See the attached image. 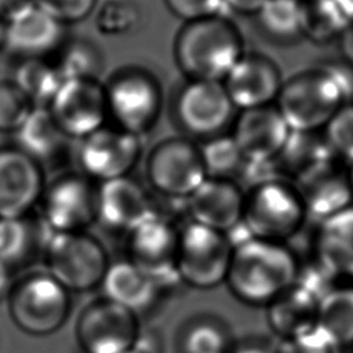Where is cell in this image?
I'll use <instances>...</instances> for the list:
<instances>
[{"mask_svg":"<svg viewBox=\"0 0 353 353\" xmlns=\"http://www.w3.org/2000/svg\"><path fill=\"white\" fill-rule=\"evenodd\" d=\"M319 301L316 295L295 283L266 306L270 330L280 339L313 331L317 327Z\"/></svg>","mask_w":353,"mask_h":353,"instance_id":"obj_25","label":"cell"},{"mask_svg":"<svg viewBox=\"0 0 353 353\" xmlns=\"http://www.w3.org/2000/svg\"><path fill=\"white\" fill-rule=\"evenodd\" d=\"M317 328L336 347L353 345V284H336L319 301Z\"/></svg>","mask_w":353,"mask_h":353,"instance_id":"obj_27","label":"cell"},{"mask_svg":"<svg viewBox=\"0 0 353 353\" xmlns=\"http://www.w3.org/2000/svg\"><path fill=\"white\" fill-rule=\"evenodd\" d=\"M12 285H14V280H12L11 266L0 261V299H3L4 296L6 298L8 296Z\"/></svg>","mask_w":353,"mask_h":353,"instance_id":"obj_45","label":"cell"},{"mask_svg":"<svg viewBox=\"0 0 353 353\" xmlns=\"http://www.w3.org/2000/svg\"><path fill=\"white\" fill-rule=\"evenodd\" d=\"M32 4L34 0H0V17L6 22Z\"/></svg>","mask_w":353,"mask_h":353,"instance_id":"obj_44","label":"cell"},{"mask_svg":"<svg viewBox=\"0 0 353 353\" xmlns=\"http://www.w3.org/2000/svg\"><path fill=\"white\" fill-rule=\"evenodd\" d=\"M142 137L106 124L83 138L77 149L81 174L98 183L130 176L142 154Z\"/></svg>","mask_w":353,"mask_h":353,"instance_id":"obj_14","label":"cell"},{"mask_svg":"<svg viewBox=\"0 0 353 353\" xmlns=\"http://www.w3.org/2000/svg\"><path fill=\"white\" fill-rule=\"evenodd\" d=\"M40 223L28 215L0 218V261L11 268L23 262L39 243V233L46 230L44 225L39 230Z\"/></svg>","mask_w":353,"mask_h":353,"instance_id":"obj_32","label":"cell"},{"mask_svg":"<svg viewBox=\"0 0 353 353\" xmlns=\"http://www.w3.org/2000/svg\"><path fill=\"white\" fill-rule=\"evenodd\" d=\"M347 179H349V186H350V192H352V197H353V163L347 165Z\"/></svg>","mask_w":353,"mask_h":353,"instance_id":"obj_48","label":"cell"},{"mask_svg":"<svg viewBox=\"0 0 353 353\" xmlns=\"http://www.w3.org/2000/svg\"><path fill=\"white\" fill-rule=\"evenodd\" d=\"M334 342L317 327L299 336L280 339L276 353H336Z\"/></svg>","mask_w":353,"mask_h":353,"instance_id":"obj_38","label":"cell"},{"mask_svg":"<svg viewBox=\"0 0 353 353\" xmlns=\"http://www.w3.org/2000/svg\"><path fill=\"white\" fill-rule=\"evenodd\" d=\"M342 14L352 22L353 21V0H332Z\"/></svg>","mask_w":353,"mask_h":353,"instance_id":"obj_46","label":"cell"},{"mask_svg":"<svg viewBox=\"0 0 353 353\" xmlns=\"http://www.w3.org/2000/svg\"><path fill=\"white\" fill-rule=\"evenodd\" d=\"M299 268L287 243L245 236L233 243L225 283L240 302L268 306L295 284Z\"/></svg>","mask_w":353,"mask_h":353,"instance_id":"obj_2","label":"cell"},{"mask_svg":"<svg viewBox=\"0 0 353 353\" xmlns=\"http://www.w3.org/2000/svg\"><path fill=\"white\" fill-rule=\"evenodd\" d=\"M307 219L298 188L285 176L263 181L244 192L241 225L251 237L287 243Z\"/></svg>","mask_w":353,"mask_h":353,"instance_id":"obj_4","label":"cell"},{"mask_svg":"<svg viewBox=\"0 0 353 353\" xmlns=\"http://www.w3.org/2000/svg\"><path fill=\"white\" fill-rule=\"evenodd\" d=\"M125 237L127 259L156 277L164 288L179 281L175 269L179 228L171 218L154 210Z\"/></svg>","mask_w":353,"mask_h":353,"instance_id":"obj_13","label":"cell"},{"mask_svg":"<svg viewBox=\"0 0 353 353\" xmlns=\"http://www.w3.org/2000/svg\"><path fill=\"white\" fill-rule=\"evenodd\" d=\"M7 302L14 324L33 336L57 332L68 320L72 306L70 292L46 270L14 281Z\"/></svg>","mask_w":353,"mask_h":353,"instance_id":"obj_6","label":"cell"},{"mask_svg":"<svg viewBox=\"0 0 353 353\" xmlns=\"http://www.w3.org/2000/svg\"><path fill=\"white\" fill-rule=\"evenodd\" d=\"M34 105L10 80L0 81V132H15Z\"/></svg>","mask_w":353,"mask_h":353,"instance_id":"obj_37","label":"cell"},{"mask_svg":"<svg viewBox=\"0 0 353 353\" xmlns=\"http://www.w3.org/2000/svg\"><path fill=\"white\" fill-rule=\"evenodd\" d=\"M268 0H223L225 7L244 15H255Z\"/></svg>","mask_w":353,"mask_h":353,"instance_id":"obj_43","label":"cell"},{"mask_svg":"<svg viewBox=\"0 0 353 353\" xmlns=\"http://www.w3.org/2000/svg\"><path fill=\"white\" fill-rule=\"evenodd\" d=\"M234 109L222 81L188 80L174 101V116L181 128L204 139L225 134L236 117Z\"/></svg>","mask_w":353,"mask_h":353,"instance_id":"obj_12","label":"cell"},{"mask_svg":"<svg viewBox=\"0 0 353 353\" xmlns=\"http://www.w3.org/2000/svg\"><path fill=\"white\" fill-rule=\"evenodd\" d=\"M321 137L336 160L347 165L353 163V101L345 103L331 117Z\"/></svg>","mask_w":353,"mask_h":353,"instance_id":"obj_36","label":"cell"},{"mask_svg":"<svg viewBox=\"0 0 353 353\" xmlns=\"http://www.w3.org/2000/svg\"><path fill=\"white\" fill-rule=\"evenodd\" d=\"M141 22V11L131 0H108L97 12L95 28L103 36H125Z\"/></svg>","mask_w":353,"mask_h":353,"instance_id":"obj_35","label":"cell"},{"mask_svg":"<svg viewBox=\"0 0 353 353\" xmlns=\"http://www.w3.org/2000/svg\"><path fill=\"white\" fill-rule=\"evenodd\" d=\"M261 32L279 44H292L302 36V0H268L255 14Z\"/></svg>","mask_w":353,"mask_h":353,"instance_id":"obj_28","label":"cell"},{"mask_svg":"<svg viewBox=\"0 0 353 353\" xmlns=\"http://www.w3.org/2000/svg\"><path fill=\"white\" fill-rule=\"evenodd\" d=\"M46 272L69 292H85L101 285L109 259L102 243L87 232L46 233Z\"/></svg>","mask_w":353,"mask_h":353,"instance_id":"obj_5","label":"cell"},{"mask_svg":"<svg viewBox=\"0 0 353 353\" xmlns=\"http://www.w3.org/2000/svg\"><path fill=\"white\" fill-rule=\"evenodd\" d=\"M277 63L263 54H244L222 81L239 110L274 105L283 85Z\"/></svg>","mask_w":353,"mask_h":353,"instance_id":"obj_19","label":"cell"},{"mask_svg":"<svg viewBox=\"0 0 353 353\" xmlns=\"http://www.w3.org/2000/svg\"><path fill=\"white\" fill-rule=\"evenodd\" d=\"M335 161V160H334ZM330 161L294 181L307 218L321 222L353 205L347 170Z\"/></svg>","mask_w":353,"mask_h":353,"instance_id":"obj_23","label":"cell"},{"mask_svg":"<svg viewBox=\"0 0 353 353\" xmlns=\"http://www.w3.org/2000/svg\"><path fill=\"white\" fill-rule=\"evenodd\" d=\"M125 353H153V352H152V349H150V347L141 339V336H139L137 346L132 347V349H130V350L125 352Z\"/></svg>","mask_w":353,"mask_h":353,"instance_id":"obj_47","label":"cell"},{"mask_svg":"<svg viewBox=\"0 0 353 353\" xmlns=\"http://www.w3.org/2000/svg\"><path fill=\"white\" fill-rule=\"evenodd\" d=\"M154 210L149 193L131 176L98 183L97 222L109 230L125 234Z\"/></svg>","mask_w":353,"mask_h":353,"instance_id":"obj_21","label":"cell"},{"mask_svg":"<svg viewBox=\"0 0 353 353\" xmlns=\"http://www.w3.org/2000/svg\"><path fill=\"white\" fill-rule=\"evenodd\" d=\"M167 8L186 22L222 15L223 0H164Z\"/></svg>","mask_w":353,"mask_h":353,"instance_id":"obj_40","label":"cell"},{"mask_svg":"<svg viewBox=\"0 0 353 353\" xmlns=\"http://www.w3.org/2000/svg\"><path fill=\"white\" fill-rule=\"evenodd\" d=\"M46 188L41 165L17 146L0 148V218L26 216Z\"/></svg>","mask_w":353,"mask_h":353,"instance_id":"obj_16","label":"cell"},{"mask_svg":"<svg viewBox=\"0 0 353 353\" xmlns=\"http://www.w3.org/2000/svg\"><path fill=\"white\" fill-rule=\"evenodd\" d=\"M141 334L138 316L106 298L88 303L76 321L81 353H125L137 346Z\"/></svg>","mask_w":353,"mask_h":353,"instance_id":"obj_11","label":"cell"},{"mask_svg":"<svg viewBox=\"0 0 353 353\" xmlns=\"http://www.w3.org/2000/svg\"><path fill=\"white\" fill-rule=\"evenodd\" d=\"M3 39H4V21L0 17V47H3Z\"/></svg>","mask_w":353,"mask_h":353,"instance_id":"obj_49","label":"cell"},{"mask_svg":"<svg viewBox=\"0 0 353 353\" xmlns=\"http://www.w3.org/2000/svg\"><path fill=\"white\" fill-rule=\"evenodd\" d=\"M99 287L103 298L137 316L150 310L160 301L164 290L156 277L127 258L109 262Z\"/></svg>","mask_w":353,"mask_h":353,"instance_id":"obj_22","label":"cell"},{"mask_svg":"<svg viewBox=\"0 0 353 353\" xmlns=\"http://www.w3.org/2000/svg\"><path fill=\"white\" fill-rule=\"evenodd\" d=\"M233 345L226 325L214 319L189 323L181 336L182 353H230Z\"/></svg>","mask_w":353,"mask_h":353,"instance_id":"obj_34","label":"cell"},{"mask_svg":"<svg viewBox=\"0 0 353 353\" xmlns=\"http://www.w3.org/2000/svg\"><path fill=\"white\" fill-rule=\"evenodd\" d=\"M336 44L343 63L353 68V21L349 22V25L345 28Z\"/></svg>","mask_w":353,"mask_h":353,"instance_id":"obj_41","label":"cell"},{"mask_svg":"<svg viewBox=\"0 0 353 353\" xmlns=\"http://www.w3.org/2000/svg\"><path fill=\"white\" fill-rule=\"evenodd\" d=\"M14 137L15 146L40 165L61 159L69 139L47 106H34Z\"/></svg>","mask_w":353,"mask_h":353,"instance_id":"obj_26","label":"cell"},{"mask_svg":"<svg viewBox=\"0 0 353 353\" xmlns=\"http://www.w3.org/2000/svg\"><path fill=\"white\" fill-rule=\"evenodd\" d=\"M98 0H34V4L54 15L63 25L85 19Z\"/></svg>","mask_w":353,"mask_h":353,"instance_id":"obj_39","label":"cell"},{"mask_svg":"<svg viewBox=\"0 0 353 353\" xmlns=\"http://www.w3.org/2000/svg\"><path fill=\"white\" fill-rule=\"evenodd\" d=\"M65 40V25L37 4L4 22L3 47L19 61L52 58Z\"/></svg>","mask_w":353,"mask_h":353,"instance_id":"obj_17","label":"cell"},{"mask_svg":"<svg viewBox=\"0 0 353 353\" xmlns=\"http://www.w3.org/2000/svg\"><path fill=\"white\" fill-rule=\"evenodd\" d=\"M230 353H276V346L262 339H247L233 345Z\"/></svg>","mask_w":353,"mask_h":353,"instance_id":"obj_42","label":"cell"},{"mask_svg":"<svg viewBox=\"0 0 353 353\" xmlns=\"http://www.w3.org/2000/svg\"><path fill=\"white\" fill-rule=\"evenodd\" d=\"M51 59L63 80H98L103 66L101 50L87 39H66Z\"/></svg>","mask_w":353,"mask_h":353,"instance_id":"obj_31","label":"cell"},{"mask_svg":"<svg viewBox=\"0 0 353 353\" xmlns=\"http://www.w3.org/2000/svg\"><path fill=\"white\" fill-rule=\"evenodd\" d=\"M313 259L338 283L353 284V205L319 222Z\"/></svg>","mask_w":353,"mask_h":353,"instance_id":"obj_24","label":"cell"},{"mask_svg":"<svg viewBox=\"0 0 353 353\" xmlns=\"http://www.w3.org/2000/svg\"><path fill=\"white\" fill-rule=\"evenodd\" d=\"M146 176L160 196L182 203L208 178L200 148L185 138L159 142L148 157Z\"/></svg>","mask_w":353,"mask_h":353,"instance_id":"obj_10","label":"cell"},{"mask_svg":"<svg viewBox=\"0 0 353 353\" xmlns=\"http://www.w3.org/2000/svg\"><path fill=\"white\" fill-rule=\"evenodd\" d=\"M353 97V68L317 65L283 81L274 106L292 132L319 134Z\"/></svg>","mask_w":353,"mask_h":353,"instance_id":"obj_1","label":"cell"},{"mask_svg":"<svg viewBox=\"0 0 353 353\" xmlns=\"http://www.w3.org/2000/svg\"><path fill=\"white\" fill-rule=\"evenodd\" d=\"M349 22L332 0H302V36L314 46L336 43Z\"/></svg>","mask_w":353,"mask_h":353,"instance_id":"obj_30","label":"cell"},{"mask_svg":"<svg viewBox=\"0 0 353 353\" xmlns=\"http://www.w3.org/2000/svg\"><path fill=\"white\" fill-rule=\"evenodd\" d=\"M48 110L70 139H83L109 123L105 85L98 80H65Z\"/></svg>","mask_w":353,"mask_h":353,"instance_id":"obj_15","label":"cell"},{"mask_svg":"<svg viewBox=\"0 0 353 353\" xmlns=\"http://www.w3.org/2000/svg\"><path fill=\"white\" fill-rule=\"evenodd\" d=\"M244 54L240 30L223 15L186 22L174 44L175 62L189 80L223 81Z\"/></svg>","mask_w":353,"mask_h":353,"instance_id":"obj_3","label":"cell"},{"mask_svg":"<svg viewBox=\"0 0 353 353\" xmlns=\"http://www.w3.org/2000/svg\"><path fill=\"white\" fill-rule=\"evenodd\" d=\"M98 185L83 174H62L46 185L39 201L40 221L48 232H87L97 222Z\"/></svg>","mask_w":353,"mask_h":353,"instance_id":"obj_9","label":"cell"},{"mask_svg":"<svg viewBox=\"0 0 353 353\" xmlns=\"http://www.w3.org/2000/svg\"><path fill=\"white\" fill-rule=\"evenodd\" d=\"M232 138L245 163L276 161L291 130L274 105L240 110L233 120Z\"/></svg>","mask_w":353,"mask_h":353,"instance_id":"obj_18","label":"cell"},{"mask_svg":"<svg viewBox=\"0 0 353 353\" xmlns=\"http://www.w3.org/2000/svg\"><path fill=\"white\" fill-rule=\"evenodd\" d=\"M190 221L222 233H232L243 222L244 192L232 179L207 178L185 201Z\"/></svg>","mask_w":353,"mask_h":353,"instance_id":"obj_20","label":"cell"},{"mask_svg":"<svg viewBox=\"0 0 353 353\" xmlns=\"http://www.w3.org/2000/svg\"><path fill=\"white\" fill-rule=\"evenodd\" d=\"M34 106H48L65 81L51 58L22 59L11 80Z\"/></svg>","mask_w":353,"mask_h":353,"instance_id":"obj_29","label":"cell"},{"mask_svg":"<svg viewBox=\"0 0 353 353\" xmlns=\"http://www.w3.org/2000/svg\"><path fill=\"white\" fill-rule=\"evenodd\" d=\"M200 154L208 178L232 179L230 176L241 172L245 164V160L230 134H221L205 139V143L200 148Z\"/></svg>","mask_w":353,"mask_h":353,"instance_id":"obj_33","label":"cell"},{"mask_svg":"<svg viewBox=\"0 0 353 353\" xmlns=\"http://www.w3.org/2000/svg\"><path fill=\"white\" fill-rule=\"evenodd\" d=\"M233 244L226 233L193 221L179 228L175 269L179 281L211 290L226 280Z\"/></svg>","mask_w":353,"mask_h":353,"instance_id":"obj_8","label":"cell"},{"mask_svg":"<svg viewBox=\"0 0 353 353\" xmlns=\"http://www.w3.org/2000/svg\"><path fill=\"white\" fill-rule=\"evenodd\" d=\"M109 124L142 137L157 123L163 108L159 80L145 69L128 68L105 85Z\"/></svg>","mask_w":353,"mask_h":353,"instance_id":"obj_7","label":"cell"}]
</instances>
